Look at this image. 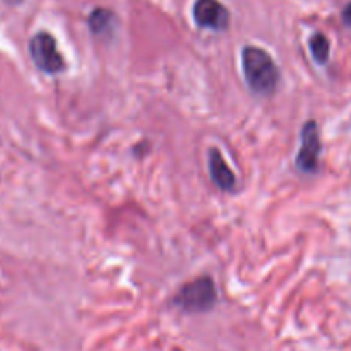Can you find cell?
I'll return each instance as SVG.
<instances>
[{
	"label": "cell",
	"mask_w": 351,
	"mask_h": 351,
	"mask_svg": "<svg viewBox=\"0 0 351 351\" xmlns=\"http://www.w3.org/2000/svg\"><path fill=\"white\" fill-rule=\"evenodd\" d=\"M242 71L250 91L259 96H271L280 84L281 72L274 58L256 45L242 48Z\"/></svg>",
	"instance_id": "cell-1"
},
{
	"label": "cell",
	"mask_w": 351,
	"mask_h": 351,
	"mask_svg": "<svg viewBox=\"0 0 351 351\" xmlns=\"http://www.w3.org/2000/svg\"><path fill=\"white\" fill-rule=\"evenodd\" d=\"M117 24L115 14L110 9H103V7H96L88 17V26L95 36H108L113 31Z\"/></svg>",
	"instance_id": "cell-7"
},
{
	"label": "cell",
	"mask_w": 351,
	"mask_h": 351,
	"mask_svg": "<svg viewBox=\"0 0 351 351\" xmlns=\"http://www.w3.org/2000/svg\"><path fill=\"white\" fill-rule=\"evenodd\" d=\"M218 290L211 276H201L185 283L173 297V305L185 314H204L215 308Z\"/></svg>",
	"instance_id": "cell-2"
},
{
	"label": "cell",
	"mask_w": 351,
	"mask_h": 351,
	"mask_svg": "<svg viewBox=\"0 0 351 351\" xmlns=\"http://www.w3.org/2000/svg\"><path fill=\"white\" fill-rule=\"evenodd\" d=\"M208 161H209V177H211L213 184L223 192H233L237 185L235 173L232 171V168L228 167L226 160L223 158L221 151L213 147L208 153Z\"/></svg>",
	"instance_id": "cell-6"
},
{
	"label": "cell",
	"mask_w": 351,
	"mask_h": 351,
	"mask_svg": "<svg viewBox=\"0 0 351 351\" xmlns=\"http://www.w3.org/2000/svg\"><path fill=\"white\" fill-rule=\"evenodd\" d=\"M29 57L38 71L48 75H57L65 71V60L58 51L57 40L48 31H38L29 40Z\"/></svg>",
	"instance_id": "cell-3"
},
{
	"label": "cell",
	"mask_w": 351,
	"mask_h": 351,
	"mask_svg": "<svg viewBox=\"0 0 351 351\" xmlns=\"http://www.w3.org/2000/svg\"><path fill=\"white\" fill-rule=\"evenodd\" d=\"M192 19L201 29L225 31L230 26V10L219 0H195Z\"/></svg>",
	"instance_id": "cell-5"
},
{
	"label": "cell",
	"mask_w": 351,
	"mask_h": 351,
	"mask_svg": "<svg viewBox=\"0 0 351 351\" xmlns=\"http://www.w3.org/2000/svg\"><path fill=\"white\" fill-rule=\"evenodd\" d=\"M322 153L321 136L315 120H307L300 130V149L295 163L302 173H315L319 168V156Z\"/></svg>",
	"instance_id": "cell-4"
},
{
	"label": "cell",
	"mask_w": 351,
	"mask_h": 351,
	"mask_svg": "<svg viewBox=\"0 0 351 351\" xmlns=\"http://www.w3.org/2000/svg\"><path fill=\"white\" fill-rule=\"evenodd\" d=\"M308 50H311L312 58L317 65H326L331 57V43L324 33L317 31L308 38Z\"/></svg>",
	"instance_id": "cell-8"
},
{
	"label": "cell",
	"mask_w": 351,
	"mask_h": 351,
	"mask_svg": "<svg viewBox=\"0 0 351 351\" xmlns=\"http://www.w3.org/2000/svg\"><path fill=\"white\" fill-rule=\"evenodd\" d=\"M341 19H343V23L346 24V26H351V2L346 3V7L343 9Z\"/></svg>",
	"instance_id": "cell-9"
},
{
	"label": "cell",
	"mask_w": 351,
	"mask_h": 351,
	"mask_svg": "<svg viewBox=\"0 0 351 351\" xmlns=\"http://www.w3.org/2000/svg\"><path fill=\"white\" fill-rule=\"evenodd\" d=\"M7 3H10V5H17V3H21L23 0H5Z\"/></svg>",
	"instance_id": "cell-10"
}]
</instances>
